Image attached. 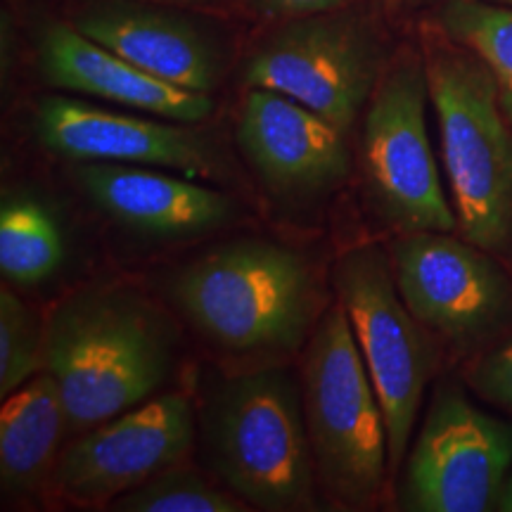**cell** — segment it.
Listing matches in <instances>:
<instances>
[{"instance_id":"obj_1","label":"cell","mask_w":512,"mask_h":512,"mask_svg":"<svg viewBox=\"0 0 512 512\" xmlns=\"http://www.w3.org/2000/svg\"><path fill=\"white\" fill-rule=\"evenodd\" d=\"M171 363L164 318L126 287L76 292L48 320L43 370L60 387L76 430L145 403L169 377Z\"/></svg>"},{"instance_id":"obj_2","label":"cell","mask_w":512,"mask_h":512,"mask_svg":"<svg viewBox=\"0 0 512 512\" xmlns=\"http://www.w3.org/2000/svg\"><path fill=\"white\" fill-rule=\"evenodd\" d=\"M169 292L204 337L238 354L297 349L320 302L309 261L266 240L211 249L178 268Z\"/></svg>"},{"instance_id":"obj_3","label":"cell","mask_w":512,"mask_h":512,"mask_svg":"<svg viewBox=\"0 0 512 512\" xmlns=\"http://www.w3.org/2000/svg\"><path fill=\"white\" fill-rule=\"evenodd\" d=\"M441 152L465 240L512 261V121L477 55L439 48L427 57Z\"/></svg>"},{"instance_id":"obj_4","label":"cell","mask_w":512,"mask_h":512,"mask_svg":"<svg viewBox=\"0 0 512 512\" xmlns=\"http://www.w3.org/2000/svg\"><path fill=\"white\" fill-rule=\"evenodd\" d=\"M214 470L242 501L261 510L313 508L316 458L304 396L285 370H256L216 387L207 408Z\"/></svg>"},{"instance_id":"obj_5","label":"cell","mask_w":512,"mask_h":512,"mask_svg":"<svg viewBox=\"0 0 512 512\" xmlns=\"http://www.w3.org/2000/svg\"><path fill=\"white\" fill-rule=\"evenodd\" d=\"M304 413L325 489L347 508L373 505L389 465L387 420L342 304L306 347Z\"/></svg>"},{"instance_id":"obj_6","label":"cell","mask_w":512,"mask_h":512,"mask_svg":"<svg viewBox=\"0 0 512 512\" xmlns=\"http://www.w3.org/2000/svg\"><path fill=\"white\" fill-rule=\"evenodd\" d=\"M425 67L403 55L380 76L363 121V181L377 214L401 233L458 226L427 133Z\"/></svg>"},{"instance_id":"obj_7","label":"cell","mask_w":512,"mask_h":512,"mask_svg":"<svg viewBox=\"0 0 512 512\" xmlns=\"http://www.w3.org/2000/svg\"><path fill=\"white\" fill-rule=\"evenodd\" d=\"M332 280L380 396L389 465L399 467L432 373L430 339L403 302L394 264L382 247L347 249L337 259Z\"/></svg>"},{"instance_id":"obj_8","label":"cell","mask_w":512,"mask_h":512,"mask_svg":"<svg viewBox=\"0 0 512 512\" xmlns=\"http://www.w3.org/2000/svg\"><path fill=\"white\" fill-rule=\"evenodd\" d=\"M245 79L302 102L347 136L380 81V43L368 19L349 12L290 19L249 57Z\"/></svg>"},{"instance_id":"obj_9","label":"cell","mask_w":512,"mask_h":512,"mask_svg":"<svg viewBox=\"0 0 512 512\" xmlns=\"http://www.w3.org/2000/svg\"><path fill=\"white\" fill-rule=\"evenodd\" d=\"M512 427L441 387L408 456L403 505L420 512H482L503 494Z\"/></svg>"},{"instance_id":"obj_10","label":"cell","mask_w":512,"mask_h":512,"mask_svg":"<svg viewBox=\"0 0 512 512\" xmlns=\"http://www.w3.org/2000/svg\"><path fill=\"white\" fill-rule=\"evenodd\" d=\"M392 264L408 311L448 342L482 339L512 306L510 275L494 254L470 240L439 230L403 233Z\"/></svg>"},{"instance_id":"obj_11","label":"cell","mask_w":512,"mask_h":512,"mask_svg":"<svg viewBox=\"0 0 512 512\" xmlns=\"http://www.w3.org/2000/svg\"><path fill=\"white\" fill-rule=\"evenodd\" d=\"M195 439L192 406L164 394L100 422L55 463V486L79 505L117 501L150 477L188 458Z\"/></svg>"},{"instance_id":"obj_12","label":"cell","mask_w":512,"mask_h":512,"mask_svg":"<svg viewBox=\"0 0 512 512\" xmlns=\"http://www.w3.org/2000/svg\"><path fill=\"white\" fill-rule=\"evenodd\" d=\"M36 133L50 152L74 162L152 166L190 178L221 176V159L209 140L181 121L136 117L48 95L38 105Z\"/></svg>"},{"instance_id":"obj_13","label":"cell","mask_w":512,"mask_h":512,"mask_svg":"<svg viewBox=\"0 0 512 512\" xmlns=\"http://www.w3.org/2000/svg\"><path fill=\"white\" fill-rule=\"evenodd\" d=\"M235 136L275 195L316 197L337 188L349 174L347 136L283 93L252 88Z\"/></svg>"},{"instance_id":"obj_14","label":"cell","mask_w":512,"mask_h":512,"mask_svg":"<svg viewBox=\"0 0 512 512\" xmlns=\"http://www.w3.org/2000/svg\"><path fill=\"white\" fill-rule=\"evenodd\" d=\"M74 27L143 72L185 91L211 93L219 83L216 43L195 22L157 3L102 0L83 8Z\"/></svg>"},{"instance_id":"obj_15","label":"cell","mask_w":512,"mask_h":512,"mask_svg":"<svg viewBox=\"0 0 512 512\" xmlns=\"http://www.w3.org/2000/svg\"><path fill=\"white\" fill-rule=\"evenodd\" d=\"M74 178L112 219L140 233L183 238L226 226L233 204L223 192L176 171L133 164L81 162Z\"/></svg>"},{"instance_id":"obj_16","label":"cell","mask_w":512,"mask_h":512,"mask_svg":"<svg viewBox=\"0 0 512 512\" xmlns=\"http://www.w3.org/2000/svg\"><path fill=\"white\" fill-rule=\"evenodd\" d=\"M41 72L50 86L131 107L150 117L200 124L214 112L209 93L185 91L143 72L76 27L53 24L41 38Z\"/></svg>"},{"instance_id":"obj_17","label":"cell","mask_w":512,"mask_h":512,"mask_svg":"<svg viewBox=\"0 0 512 512\" xmlns=\"http://www.w3.org/2000/svg\"><path fill=\"white\" fill-rule=\"evenodd\" d=\"M69 425L60 387L43 373L3 399L0 411V477L12 491L31 489L53 467Z\"/></svg>"},{"instance_id":"obj_18","label":"cell","mask_w":512,"mask_h":512,"mask_svg":"<svg viewBox=\"0 0 512 512\" xmlns=\"http://www.w3.org/2000/svg\"><path fill=\"white\" fill-rule=\"evenodd\" d=\"M64 259L62 230L34 197H5L0 209V271L17 285L48 280Z\"/></svg>"},{"instance_id":"obj_19","label":"cell","mask_w":512,"mask_h":512,"mask_svg":"<svg viewBox=\"0 0 512 512\" xmlns=\"http://www.w3.org/2000/svg\"><path fill=\"white\" fill-rule=\"evenodd\" d=\"M441 27L477 55L498 86L505 117L512 121V8L486 0H448Z\"/></svg>"},{"instance_id":"obj_20","label":"cell","mask_w":512,"mask_h":512,"mask_svg":"<svg viewBox=\"0 0 512 512\" xmlns=\"http://www.w3.org/2000/svg\"><path fill=\"white\" fill-rule=\"evenodd\" d=\"M112 508L124 512H238L245 510V505L211 486L197 472L174 465L121 494L112 501Z\"/></svg>"},{"instance_id":"obj_21","label":"cell","mask_w":512,"mask_h":512,"mask_svg":"<svg viewBox=\"0 0 512 512\" xmlns=\"http://www.w3.org/2000/svg\"><path fill=\"white\" fill-rule=\"evenodd\" d=\"M43 339L36 313L17 294L0 292V396L8 399L43 370Z\"/></svg>"},{"instance_id":"obj_22","label":"cell","mask_w":512,"mask_h":512,"mask_svg":"<svg viewBox=\"0 0 512 512\" xmlns=\"http://www.w3.org/2000/svg\"><path fill=\"white\" fill-rule=\"evenodd\" d=\"M470 382L484 399L512 411V337L479 358Z\"/></svg>"},{"instance_id":"obj_23","label":"cell","mask_w":512,"mask_h":512,"mask_svg":"<svg viewBox=\"0 0 512 512\" xmlns=\"http://www.w3.org/2000/svg\"><path fill=\"white\" fill-rule=\"evenodd\" d=\"M351 0H249L254 12L268 19H302L313 15H325V12H337Z\"/></svg>"},{"instance_id":"obj_24","label":"cell","mask_w":512,"mask_h":512,"mask_svg":"<svg viewBox=\"0 0 512 512\" xmlns=\"http://www.w3.org/2000/svg\"><path fill=\"white\" fill-rule=\"evenodd\" d=\"M498 508L505 512H512V477L503 486V494L498 498Z\"/></svg>"},{"instance_id":"obj_25","label":"cell","mask_w":512,"mask_h":512,"mask_svg":"<svg viewBox=\"0 0 512 512\" xmlns=\"http://www.w3.org/2000/svg\"><path fill=\"white\" fill-rule=\"evenodd\" d=\"M143 3H157V5H207V3H216V0H143Z\"/></svg>"},{"instance_id":"obj_26","label":"cell","mask_w":512,"mask_h":512,"mask_svg":"<svg viewBox=\"0 0 512 512\" xmlns=\"http://www.w3.org/2000/svg\"><path fill=\"white\" fill-rule=\"evenodd\" d=\"M491 3H501V5H510V8H512V0H491Z\"/></svg>"}]
</instances>
